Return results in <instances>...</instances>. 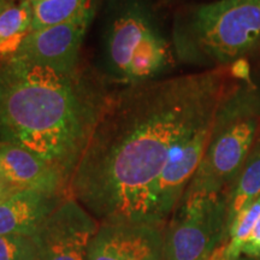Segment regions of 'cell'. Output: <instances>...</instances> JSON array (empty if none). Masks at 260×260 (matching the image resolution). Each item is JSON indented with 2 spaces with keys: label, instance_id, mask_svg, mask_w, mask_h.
<instances>
[{
  "label": "cell",
  "instance_id": "obj_13",
  "mask_svg": "<svg viewBox=\"0 0 260 260\" xmlns=\"http://www.w3.org/2000/svg\"><path fill=\"white\" fill-rule=\"evenodd\" d=\"M31 4L25 0H9L0 10V58H11L31 30Z\"/></svg>",
  "mask_w": 260,
  "mask_h": 260
},
{
  "label": "cell",
  "instance_id": "obj_21",
  "mask_svg": "<svg viewBox=\"0 0 260 260\" xmlns=\"http://www.w3.org/2000/svg\"><path fill=\"white\" fill-rule=\"evenodd\" d=\"M224 249H225V243L220 245L212 254L203 260H224Z\"/></svg>",
  "mask_w": 260,
  "mask_h": 260
},
{
  "label": "cell",
  "instance_id": "obj_9",
  "mask_svg": "<svg viewBox=\"0 0 260 260\" xmlns=\"http://www.w3.org/2000/svg\"><path fill=\"white\" fill-rule=\"evenodd\" d=\"M213 118L214 116L172 151L152 195V223L164 225L176 210L203 160L210 141Z\"/></svg>",
  "mask_w": 260,
  "mask_h": 260
},
{
  "label": "cell",
  "instance_id": "obj_5",
  "mask_svg": "<svg viewBox=\"0 0 260 260\" xmlns=\"http://www.w3.org/2000/svg\"><path fill=\"white\" fill-rule=\"evenodd\" d=\"M259 134L260 92L253 82H241L217 110L209 145L183 197L228 195Z\"/></svg>",
  "mask_w": 260,
  "mask_h": 260
},
{
  "label": "cell",
  "instance_id": "obj_14",
  "mask_svg": "<svg viewBox=\"0 0 260 260\" xmlns=\"http://www.w3.org/2000/svg\"><path fill=\"white\" fill-rule=\"evenodd\" d=\"M260 197V140L228 191L226 228L245 207ZM226 233V232H225Z\"/></svg>",
  "mask_w": 260,
  "mask_h": 260
},
{
  "label": "cell",
  "instance_id": "obj_8",
  "mask_svg": "<svg viewBox=\"0 0 260 260\" xmlns=\"http://www.w3.org/2000/svg\"><path fill=\"white\" fill-rule=\"evenodd\" d=\"M99 225L79 201L65 198L35 235L38 260H88L90 241Z\"/></svg>",
  "mask_w": 260,
  "mask_h": 260
},
{
  "label": "cell",
  "instance_id": "obj_19",
  "mask_svg": "<svg viewBox=\"0 0 260 260\" xmlns=\"http://www.w3.org/2000/svg\"><path fill=\"white\" fill-rule=\"evenodd\" d=\"M230 75L234 80L239 82H252L251 80V67L246 58H239L229 65Z\"/></svg>",
  "mask_w": 260,
  "mask_h": 260
},
{
  "label": "cell",
  "instance_id": "obj_18",
  "mask_svg": "<svg viewBox=\"0 0 260 260\" xmlns=\"http://www.w3.org/2000/svg\"><path fill=\"white\" fill-rule=\"evenodd\" d=\"M241 255L247 258L260 260V218L256 222L254 229L241 249Z\"/></svg>",
  "mask_w": 260,
  "mask_h": 260
},
{
  "label": "cell",
  "instance_id": "obj_20",
  "mask_svg": "<svg viewBox=\"0 0 260 260\" xmlns=\"http://www.w3.org/2000/svg\"><path fill=\"white\" fill-rule=\"evenodd\" d=\"M16 191L18 190H16L15 188L12 187L2 175H0V204L8 199L9 197H11V195L16 193Z\"/></svg>",
  "mask_w": 260,
  "mask_h": 260
},
{
  "label": "cell",
  "instance_id": "obj_25",
  "mask_svg": "<svg viewBox=\"0 0 260 260\" xmlns=\"http://www.w3.org/2000/svg\"><path fill=\"white\" fill-rule=\"evenodd\" d=\"M25 2H28L29 4H35V3H39V2H44V0H25Z\"/></svg>",
  "mask_w": 260,
  "mask_h": 260
},
{
  "label": "cell",
  "instance_id": "obj_12",
  "mask_svg": "<svg viewBox=\"0 0 260 260\" xmlns=\"http://www.w3.org/2000/svg\"><path fill=\"white\" fill-rule=\"evenodd\" d=\"M68 195L18 190L0 204V235L35 236Z\"/></svg>",
  "mask_w": 260,
  "mask_h": 260
},
{
  "label": "cell",
  "instance_id": "obj_2",
  "mask_svg": "<svg viewBox=\"0 0 260 260\" xmlns=\"http://www.w3.org/2000/svg\"><path fill=\"white\" fill-rule=\"evenodd\" d=\"M111 92L93 67L63 75L0 58V144L32 152L70 184Z\"/></svg>",
  "mask_w": 260,
  "mask_h": 260
},
{
  "label": "cell",
  "instance_id": "obj_23",
  "mask_svg": "<svg viewBox=\"0 0 260 260\" xmlns=\"http://www.w3.org/2000/svg\"><path fill=\"white\" fill-rule=\"evenodd\" d=\"M233 260H255V259H251V258H247V256L240 255V256H237V258H235V259H233Z\"/></svg>",
  "mask_w": 260,
  "mask_h": 260
},
{
  "label": "cell",
  "instance_id": "obj_17",
  "mask_svg": "<svg viewBox=\"0 0 260 260\" xmlns=\"http://www.w3.org/2000/svg\"><path fill=\"white\" fill-rule=\"evenodd\" d=\"M35 236L0 235V260H38Z\"/></svg>",
  "mask_w": 260,
  "mask_h": 260
},
{
  "label": "cell",
  "instance_id": "obj_11",
  "mask_svg": "<svg viewBox=\"0 0 260 260\" xmlns=\"http://www.w3.org/2000/svg\"><path fill=\"white\" fill-rule=\"evenodd\" d=\"M0 175L16 190L69 195V181L50 162L28 149L0 144Z\"/></svg>",
  "mask_w": 260,
  "mask_h": 260
},
{
  "label": "cell",
  "instance_id": "obj_16",
  "mask_svg": "<svg viewBox=\"0 0 260 260\" xmlns=\"http://www.w3.org/2000/svg\"><path fill=\"white\" fill-rule=\"evenodd\" d=\"M260 218V197L245 207L234 218L225 233L224 260H233L241 255V249Z\"/></svg>",
  "mask_w": 260,
  "mask_h": 260
},
{
  "label": "cell",
  "instance_id": "obj_6",
  "mask_svg": "<svg viewBox=\"0 0 260 260\" xmlns=\"http://www.w3.org/2000/svg\"><path fill=\"white\" fill-rule=\"evenodd\" d=\"M228 195L183 197L164 228L162 260H203L225 243Z\"/></svg>",
  "mask_w": 260,
  "mask_h": 260
},
{
  "label": "cell",
  "instance_id": "obj_24",
  "mask_svg": "<svg viewBox=\"0 0 260 260\" xmlns=\"http://www.w3.org/2000/svg\"><path fill=\"white\" fill-rule=\"evenodd\" d=\"M9 0H0V10H2L4 6L6 5V3H8Z\"/></svg>",
  "mask_w": 260,
  "mask_h": 260
},
{
  "label": "cell",
  "instance_id": "obj_3",
  "mask_svg": "<svg viewBox=\"0 0 260 260\" xmlns=\"http://www.w3.org/2000/svg\"><path fill=\"white\" fill-rule=\"evenodd\" d=\"M92 67L109 84L132 86L160 79L176 61L153 0H100Z\"/></svg>",
  "mask_w": 260,
  "mask_h": 260
},
{
  "label": "cell",
  "instance_id": "obj_10",
  "mask_svg": "<svg viewBox=\"0 0 260 260\" xmlns=\"http://www.w3.org/2000/svg\"><path fill=\"white\" fill-rule=\"evenodd\" d=\"M164 225L149 222H102L88 260H162Z\"/></svg>",
  "mask_w": 260,
  "mask_h": 260
},
{
  "label": "cell",
  "instance_id": "obj_1",
  "mask_svg": "<svg viewBox=\"0 0 260 260\" xmlns=\"http://www.w3.org/2000/svg\"><path fill=\"white\" fill-rule=\"evenodd\" d=\"M240 83L228 65L112 90L69 195L102 222L152 223V195L172 151Z\"/></svg>",
  "mask_w": 260,
  "mask_h": 260
},
{
  "label": "cell",
  "instance_id": "obj_4",
  "mask_svg": "<svg viewBox=\"0 0 260 260\" xmlns=\"http://www.w3.org/2000/svg\"><path fill=\"white\" fill-rule=\"evenodd\" d=\"M170 41L175 59L203 70L228 67L260 47V0H216L181 8Z\"/></svg>",
  "mask_w": 260,
  "mask_h": 260
},
{
  "label": "cell",
  "instance_id": "obj_15",
  "mask_svg": "<svg viewBox=\"0 0 260 260\" xmlns=\"http://www.w3.org/2000/svg\"><path fill=\"white\" fill-rule=\"evenodd\" d=\"M100 0H44L31 4V30L57 25L77 17ZM30 30V31H31Z\"/></svg>",
  "mask_w": 260,
  "mask_h": 260
},
{
  "label": "cell",
  "instance_id": "obj_22",
  "mask_svg": "<svg viewBox=\"0 0 260 260\" xmlns=\"http://www.w3.org/2000/svg\"><path fill=\"white\" fill-rule=\"evenodd\" d=\"M184 0H159V4L164 5H171V4H177V3H182Z\"/></svg>",
  "mask_w": 260,
  "mask_h": 260
},
{
  "label": "cell",
  "instance_id": "obj_7",
  "mask_svg": "<svg viewBox=\"0 0 260 260\" xmlns=\"http://www.w3.org/2000/svg\"><path fill=\"white\" fill-rule=\"evenodd\" d=\"M99 4L57 25L31 30L14 57L29 64L46 68L54 73L69 75L82 67L83 41L96 16Z\"/></svg>",
  "mask_w": 260,
  "mask_h": 260
}]
</instances>
